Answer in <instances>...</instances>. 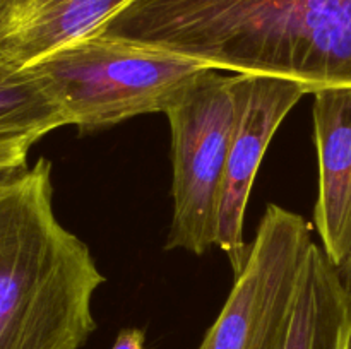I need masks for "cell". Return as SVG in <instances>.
Segmentation results:
<instances>
[{"label": "cell", "mask_w": 351, "mask_h": 349, "mask_svg": "<svg viewBox=\"0 0 351 349\" xmlns=\"http://www.w3.org/2000/svg\"><path fill=\"white\" fill-rule=\"evenodd\" d=\"M96 33L168 48L216 70L351 86V0H132Z\"/></svg>", "instance_id": "1"}, {"label": "cell", "mask_w": 351, "mask_h": 349, "mask_svg": "<svg viewBox=\"0 0 351 349\" xmlns=\"http://www.w3.org/2000/svg\"><path fill=\"white\" fill-rule=\"evenodd\" d=\"M103 281L55 216L47 157L0 181V349H81Z\"/></svg>", "instance_id": "2"}, {"label": "cell", "mask_w": 351, "mask_h": 349, "mask_svg": "<svg viewBox=\"0 0 351 349\" xmlns=\"http://www.w3.org/2000/svg\"><path fill=\"white\" fill-rule=\"evenodd\" d=\"M79 132L165 113L211 65L189 55L110 34H89L29 65Z\"/></svg>", "instance_id": "3"}, {"label": "cell", "mask_w": 351, "mask_h": 349, "mask_svg": "<svg viewBox=\"0 0 351 349\" xmlns=\"http://www.w3.org/2000/svg\"><path fill=\"white\" fill-rule=\"evenodd\" d=\"M171 130L173 218L167 250L204 255L218 236V211L235 125L232 77L199 75L165 112Z\"/></svg>", "instance_id": "4"}, {"label": "cell", "mask_w": 351, "mask_h": 349, "mask_svg": "<svg viewBox=\"0 0 351 349\" xmlns=\"http://www.w3.org/2000/svg\"><path fill=\"white\" fill-rule=\"evenodd\" d=\"M312 228L269 204L225 307L199 349H285Z\"/></svg>", "instance_id": "5"}, {"label": "cell", "mask_w": 351, "mask_h": 349, "mask_svg": "<svg viewBox=\"0 0 351 349\" xmlns=\"http://www.w3.org/2000/svg\"><path fill=\"white\" fill-rule=\"evenodd\" d=\"M232 88L235 125L219 197L216 245L226 253L237 277L250 250L243 238V222L267 146L293 106L317 89L293 79L264 74H237L232 77Z\"/></svg>", "instance_id": "6"}, {"label": "cell", "mask_w": 351, "mask_h": 349, "mask_svg": "<svg viewBox=\"0 0 351 349\" xmlns=\"http://www.w3.org/2000/svg\"><path fill=\"white\" fill-rule=\"evenodd\" d=\"M319 195L314 222L335 267L351 255V86L314 92Z\"/></svg>", "instance_id": "7"}, {"label": "cell", "mask_w": 351, "mask_h": 349, "mask_svg": "<svg viewBox=\"0 0 351 349\" xmlns=\"http://www.w3.org/2000/svg\"><path fill=\"white\" fill-rule=\"evenodd\" d=\"M132 0H0V62L29 67L95 34Z\"/></svg>", "instance_id": "8"}, {"label": "cell", "mask_w": 351, "mask_h": 349, "mask_svg": "<svg viewBox=\"0 0 351 349\" xmlns=\"http://www.w3.org/2000/svg\"><path fill=\"white\" fill-rule=\"evenodd\" d=\"M351 300L335 263L312 242L302 266L285 349H350Z\"/></svg>", "instance_id": "9"}, {"label": "cell", "mask_w": 351, "mask_h": 349, "mask_svg": "<svg viewBox=\"0 0 351 349\" xmlns=\"http://www.w3.org/2000/svg\"><path fill=\"white\" fill-rule=\"evenodd\" d=\"M64 125V113L33 72L0 62V140H40Z\"/></svg>", "instance_id": "10"}, {"label": "cell", "mask_w": 351, "mask_h": 349, "mask_svg": "<svg viewBox=\"0 0 351 349\" xmlns=\"http://www.w3.org/2000/svg\"><path fill=\"white\" fill-rule=\"evenodd\" d=\"M36 142L33 139L0 140V181L27 168V153Z\"/></svg>", "instance_id": "11"}, {"label": "cell", "mask_w": 351, "mask_h": 349, "mask_svg": "<svg viewBox=\"0 0 351 349\" xmlns=\"http://www.w3.org/2000/svg\"><path fill=\"white\" fill-rule=\"evenodd\" d=\"M112 349H147L146 334L136 327L123 328L119 332Z\"/></svg>", "instance_id": "12"}, {"label": "cell", "mask_w": 351, "mask_h": 349, "mask_svg": "<svg viewBox=\"0 0 351 349\" xmlns=\"http://www.w3.org/2000/svg\"><path fill=\"white\" fill-rule=\"evenodd\" d=\"M336 270H338L339 281H341L343 287H345V291L348 293V296L351 300V255L348 257V260H346V262H343L341 266L336 267Z\"/></svg>", "instance_id": "13"}, {"label": "cell", "mask_w": 351, "mask_h": 349, "mask_svg": "<svg viewBox=\"0 0 351 349\" xmlns=\"http://www.w3.org/2000/svg\"><path fill=\"white\" fill-rule=\"evenodd\" d=\"M350 349H351V348H350Z\"/></svg>", "instance_id": "14"}]
</instances>
